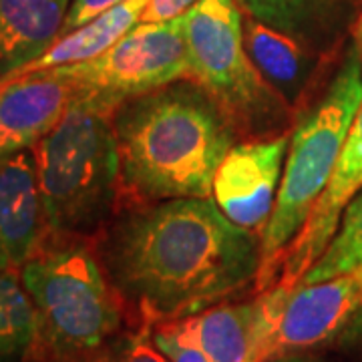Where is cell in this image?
<instances>
[{
    "label": "cell",
    "instance_id": "5b68a950",
    "mask_svg": "<svg viewBox=\"0 0 362 362\" xmlns=\"http://www.w3.org/2000/svg\"><path fill=\"white\" fill-rule=\"evenodd\" d=\"M45 228L57 238L99 235L115 216L121 161L109 113L73 101L35 147Z\"/></svg>",
    "mask_w": 362,
    "mask_h": 362
},
{
    "label": "cell",
    "instance_id": "9a60e30c",
    "mask_svg": "<svg viewBox=\"0 0 362 362\" xmlns=\"http://www.w3.org/2000/svg\"><path fill=\"white\" fill-rule=\"evenodd\" d=\"M264 25L298 40L314 54L324 52L346 26L362 0H235Z\"/></svg>",
    "mask_w": 362,
    "mask_h": 362
},
{
    "label": "cell",
    "instance_id": "4fadbf2b",
    "mask_svg": "<svg viewBox=\"0 0 362 362\" xmlns=\"http://www.w3.org/2000/svg\"><path fill=\"white\" fill-rule=\"evenodd\" d=\"M45 211L33 151L0 159V272L25 268L45 242Z\"/></svg>",
    "mask_w": 362,
    "mask_h": 362
},
{
    "label": "cell",
    "instance_id": "8992f818",
    "mask_svg": "<svg viewBox=\"0 0 362 362\" xmlns=\"http://www.w3.org/2000/svg\"><path fill=\"white\" fill-rule=\"evenodd\" d=\"M189 77L220 103L240 133L276 137L292 125V105L259 73L244 42L235 0H197L181 14Z\"/></svg>",
    "mask_w": 362,
    "mask_h": 362
},
{
    "label": "cell",
    "instance_id": "d6986e66",
    "mask_svg": "<svg viewBox=\"0 0 362 362\" xmlns=\"http://www.w3.org/2000/svg\"><path fill=\"white\" fill-rule=\"evenodd\" d=\"M362 266V192L352 197L324 254L304 274L298 286L318 284Z\"/></svg>",
    "mask_w": 362,
    "mask_h": 362
},
{
    "label": "cell",
    "instance_id": "2e32d148",
    "mask_svg": "<svg viewBox=\"0 0 362 362\" xmlns=\"http://www.w3.org/2000/svg\"><path fill=\"white\" fill-rule=\"evenodd\" d=\"M244 42L254 65L272 87L290 105L296 103L308 87L314 52L252 16L244 21Z\"/></svg>",
    "mask_w": 362,
    "mask_h": 362
},
{
    "label": "cell",
    "instance_id": "603a6c76",
    "mask_svg": "<svg viewBox=\"0 0 362 362\" xmlns=\"http://www.w3.org/2000/svg\"><path fill=\"white\" fill-rule=\"evenodd\" d=\"M197 0H149L141 14V23H168L189 11Z\"/></svg>",
    "mask_w": 362,
    "mask_h": 362
},
{
    "label": "cell",
    "instance_id": "9c48e42d",
    "mask_svg": "<svg viewBox=\"0 0 362 362\" xmlns=\"http://www.w3.org/2000/svg\"><path fill=\"white\" fill-rule=\"evenodd\" d=\"M288 147V135L235 143L214 177L211 195L223 216L259 238L276 206Z\"/></svg>",
    "mask_w": 362,
    "mask_h": 362
},
{
    "label": "cell",
    "instance_id": "52a82bcc",
    "mask_svg": "<svg viewBox=\"0 0 362 362\" xmlns=\"http://www.w3.org/2000/svg\"><path fill=\"white\" fill-rule=\"evenodd\" d=\"M54 71L73 83L77 103L113 115L127 99L189 77L181 16L139 23L99 57Z\"/></svg>",
    "mask_w": 362,
    "mask_h": 362
},
{
    "label": "cell",
    "instance_id": "277c9868",
    "mask_svg": "<svg viewBox=\"0 0 362 362\" xmlns=\"http://www.w3.org/2000/svg\"><path fill=\"white\" fill-rule=\"evenodd\" d=\"M361 103L362 59L352 45L322 95L294 123L276 206L262 232L256 292H264L278 282L286 252L306 226L332 177Z\"/></svg>",
    "mask_w": 362,
    "mask_h": 362
},
{
    "label": "cell",
    "instance_id": "7a4b0ae2",
    "mask_svg": "<svg viewBox=\"0 0 362 362\" xmlns=\"http://www.w3.org/2000/svg\"><path fill=\"white\" fill-rule=\"evenodd\" d=\"M121 161V194L137 204L209 199L240 129L195 78L137 95L111 115Z\"/></svg>",
    "mask_w": 362,
    "mask_h": 362
},
{
    "label": "cell",
    "instance_id": "e0dca14e",
    "mask_svg": "<svg viewBox=\"0 0 362 362\" xmlns=\"http://www.w3.org/2000/svg\"><path fill=\"white\" fill-rule=\"evenodd\" d=\"M147 2L149 0H125L117 4L111 11L89 21L87 25L78 26L77 30L63 35L40 59L25 66L23 71H18L16 75L33 73V71H49V69L73 65L99 57L101 52L111 49L117 40L123 39L133 26L141 23V14Z\"/></svg>",
    "mask_w": 362,
    "mask_h": 362
},
{
    "label": "cell",
    "instance_id": "ffe728a7",
    "mask_svg": "<svg viewBox=\"0 0 362 362\" xmlns=\"http://www.w3.org/2000/svg\"><path fill=\"white\" fill-rule=\"evenodd\" d=\"M87 362H169V358L153 340V326L143 324L137 332L119 334Z\"/></svg>",
    "mask_w": 362,
    "mask_h": 362
},
{
    "label": "cell",
    "instance_id": "44dd1931",
    "mask_svg": "<svg viewBox=\"0 0 362 362\" xmlns=\"http://www.w3.org/2000/svg\"><path fill=\"white\" fill-rule=\"evenodd\" d=\"M121 2H125V0H73L71 8L66 13L63 35L77 30L78 26L87 25L89 21L101 16L107 11H111L113 6L121 4Z\"/></svg>",
    "mask_w": 362,
    "mask_h": 362
},
{
    "label": "cell",
    "instance_id": "30bf717a",
    "mask_svg": "<svg viewBox=\"0 0 362 362\" xmlns=\"http://www.w3.org/2000/svg\"><path fill=\"white\" fill-rule=\"evenodd\" d=\"M361 306L362 266L318 284L296 286L272 340L268 361L294 350L332 342L338 330Z\"/></svg>",
    "mask_w": 362,
    "mask_h": 362
},
{
    "label": "cell",
    "instance_id": "ac0fdd59",
    "mask_svg": "<svg viewBox=\"0 0 362 362\" xmlns=\"http://www.w3.org/2000/svg\"><path fill=\"white\" fill-rule=\"evenodd\" d=\"M37 312L21 278L0 272V362L33 361Z\"/></svg>",
    "mask_w": 362,
    "mask_h": 362
},
{
    "label": "cell",
    "instance_id": "484cf974",
    "mask_svg": "<svg viewBox=\"0 0 362 362\" xmlns=\"http://www.w3.org/2000/svg\"><path fill=\"white\" fill-rule=\"evenodd\" d=\"M268 362H312V361H306V358H296V356H276V358H272Z\"/></svg>",
    "mask_w": 362,
    "mask_h": 362
},
{
    "label": "cell",
    "instance_id": "7c38bea8",
    "mask_svg": "<svg viewBox=\"0 0 362 362\" xmlns=\"http://www.w3.org/2000/svg\"><path fill=\"white\" fill-rule=\"evenodd\" d=\"M358 192H362V103L344 139L334 173L312 209L306 226L286 252L276 284H284L292 290L300 284L304 274L316 264L334 238L342 211Z\"/></svg>",
    "mask_w": 362,
    "mask_h": 362
},
{
    "label": "cell",
    "instance_id": "d4e9b609",
    "mask_svg": "<svg viewBox=\"0 0 362 362\" xmlns=\"http://www.w3.org/2000/svg\"><path fill=\"white\" fill-rule=\"evenodd\" d=\"M354 47H356V51L361 54L362 59V11L358 14V21H356V25H354V42H352Z\"/></svg>",
    "mask_w": 362,
    "mask_h": 362
},
{
    "label": "cell",
    "instance_id": "cb8c5ba5",
    "mask_svg": "<svg viewBox=\"0 0 362 362\" xmlns=\"http://www.w3.org/2000/svg\"><path fill=\"white\" fill-rule=\"evenodd\" d=\"M332 342L344 350H362V306L338 330Z\"/></svg>",
    "mask_w": 362,
    "mask_h": 362
},
{
    "label": "cell",
    "instance_id": "ba28073f",
    "mask_svg": "<svg viewBox=\"0 0 362 362\" xmlns=\"http://www.w3.org/2000/svg\"><path fill=\"white\" fill-rule=\"evenodd\" d=\"M290 294L292 288L274 284L247 302H223L159 328L194 344L209 362H266Z\"/></svg>",
    "mask_w": 362,
    "mask_h": 362
},
{
    "label": "cell",
    "instance_id": "8fae6325",
    "mask_svg": "<svg viewBox=\"0 0 362 362\" xmlns=\"http://www.w3.org/2000/svg\"><path fill=\"white\" fill-rule=\"evenodd\" d=\"M75 101L73 83L54 69L0 81V159L28 151Z\"/></svg>",
    "mask_w": 362,
    "mask_h": 362
},
{
    "label": "cell",
    "instance_id": "7402d4cb",
    "mask_svg": "<svg viewBox=\"0 0 362 362\" xmlns=\"http://www.w3.org/2000/svg\"><path fill=\"white\" fill-rule=\"evenodd\" d=\"M153 340L157 346L168 354L169 362H209L206 354L199 349H195L194 344L183 342L159 326L153 328Z\"/></svg>",
    "mask_w": 362,
    "mask_h": 362
},
{
    "label": "cell",
    "instance_id": "5bb4252c",
    "mask_svg": "<svg viewBox=\"0 0 362 362\" xmlns=\"http://www.w3.org/2000/svg\"><path fill=\"white\" fill-rule=\"evenodd\" d=\"M73 0H0V81L35 63L63 37Z\"/></svg>",
    "mask_w": 362,
    "mask_h": 362
},
{
    "label": "cell",
    "instance_id": "3957f363",
    "mask_svg": "<svg viewBox=\"0 0 362 362\" xmlns=\"http://www.w3.org/2000/svg\"><path fill=\"white\" fill-rule=\"evenodd\" d=\"M52 238L21 270L37 312L33 361L87 362L119 337L125 304L97 252L78 238Z\"/></svg>",
    "mask_w": 362,
    "mask_h": 362
},
{
    "label": "cell",
    "instance_id": "6da1fadb",
    "mask_svg": "<svg viewBox=\"0 0 362 362\" xmlns=\"http://www.w3.org/2000/svg\"><path fill=\"white\" fill-rule=\"evenodd\" d=\"M95 252L123 304L159 326L256 290L262 238L214 199L177 197L113 216Z\"/></svg>",
    "mask_w": 362,
    "mask_h": 362
}]
</instances>
